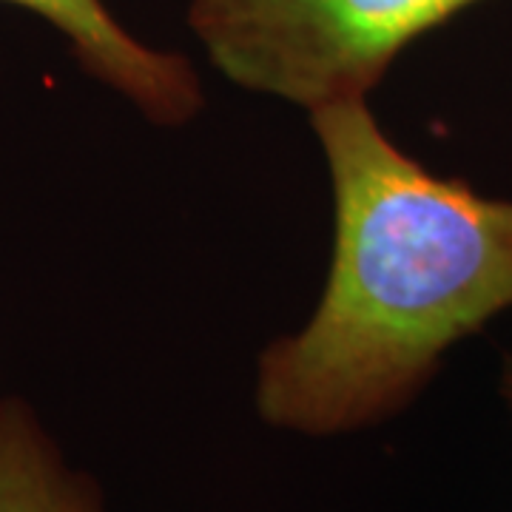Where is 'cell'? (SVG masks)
Segmentation results:
<instances>
[{
	"label": "cell",
	"instance_id": "1",
	"mask_svg": "<svg viewBox=\"0 0 512 512\" xmlns=\"http://www.w3.org/2000/svg\"><path fill=\"white\" fill-rule=\"evenodd\" d=\"M333 183V259L311 322L259 356L274 430L333 439L396 419L441 356L512 308V202L427 171L367 100L311 111Z\"/></svg>",
	"mask_w": 512,
	"mask_h": 512
},
{
	"label": "cell",
	"instance_id": "2",
	"mask_svg": "<svg viewBox=\"0 0 512 512\" xmlns=\"http://www.w3.org/2000/svg\"><path fill=\"white\" fill-rule=\"evenodd\" d=\"M484 0H191L188 26L214 69L316 111L367 100L421 35Z\"/></svg>",
	"mask_w": 512,
	"mask_h": 512
},
{
	"label": "cell",
	"instance_id": "3",
	"mask_svg": "<svg viewBox=\"0 0 512 512\" xmlns=\"http://www.w3.org/2000/svg\"><path fill=\"white\" fill-rule=\"evenodd\" d=\"M46 20L83 72L117 92L154 126H185L202 109L194 63L143 43L103 0H0Z\"/></svg>",
	"mask_w": 512,
	"mask_h": 512
},
{
	"label": "cell",
	"instance_id": "4",
	"mask_svg": "<svg viewBox=\"0 0 512 512\" xmlns=\"http://www.w3.org/2000/svg\"><path fill=\"white\" fill-rule=\"evenodd\" d=\"M0 512H109L97 478L74 467L23 396H0Z\"/></svg>",
	"mask_w": 512,
	"mask_h": 512
},
{
	"label": "cell",
	"instance_id": "5",
	"mask_svg": "<svg viewBox=\"0 0 512 512\" xmlns=\"http://www.w3.org/2000/svg\"><path fill=\"white\" fill-rule=\"evenodd\" d=\"M501 396H504V402L512 410V356H507L504 370H501Z\"/></svg>",
	"mask_w": 512,
	"mask_h": 512
}]
</instances>
